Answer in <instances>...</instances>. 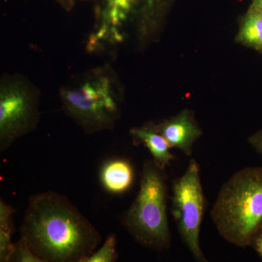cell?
Instances as JSON below:
<instances>
[{
	"mask_svg": "<svg viewBox=\"0 0 262 262\" xmlns=\"http://www.w3.org/2000/svg\"><path fill=\"white\" fill-rule=\"evenodd\" d=\"M156 129L168 141L170 148H178L187 155L192 154L193 144L201 135L199 127L186 112L163 122Z\"/></svg>",
	"mask_w": 262,
	"mask_h": 262,
	"instance_id": "cell-8",
	"label": "cell"
},
{
	"mask_svg": "<svg viewBox=\"0 0 262 262\" xmlns=\"http://www.w3.org/2000/svg\"><path fill=\"white\" fill-rule=\"evenodd\" d=\"M101 185L113 194L127 192L134 180V170L132 165L126 160L115 158L103 164L100 170Z\"/></svg>",
	"mask_w": 262,
	"mask_h": 262,
	"instance_id": "cell-9",
	"label": "cell"
},
{
	"mask_svg": "<svg viewBox=\"0 0 262 262\" xmlns=\"http://www.w3.org/2000/svg\"><path fill=\"white\" fill-rule=\"evenodd\" d=\"M13 213L14 209L0 200V262H8L14 248L15 243L12 241Z\"/></svg>",
	"mask_w": 262,
	"mask_h": 262,
	"instance_id": "cell-11",
	"label": "cell"
},
{
	"mask_svg": "<svg viewBox=\"0 0 262 262\" xmlns=\"http://www.w3.org/2000/svg\"><path fill=\"white\" fill-rule=\"evenodd\" d=\"M39 120L37 89L20 75H5L0 84V150L37 127Z\"/></svg>",
	"mask_w": 262,
	"mask_h": 262,
	"instance_id": "cell-6",
	"label": "cell"
},
{
	"mask_svg": "<svg viewBox=\"0 0 262 262\" xmlns=\"http://www.w3.org/2000/svg\"><path fill=\"white\" fill-rule=\"evenodd\" d=\"M211 217L227 242L246 247L262 229V168H246L222 186Z\"/></svg>",
	"mask_w": 262,
	"mask_h": 262,
	"instance_id": "cell-2",
	"label": "cell"
},
{
	"mask_svg": "<svg viewBox=\"0 0 262 262\" xmlns=\"http://www.w3.org/2000/svg\"><path fill=\"white\" fill-rule=\"evenodd\" d=\"M250 246H252L255 251L262 258V229L255 234Z\"/></svg>",
	"mask_w": 262,
	"mask_h": 262,
	"instance_id": "cell-15",
	"label": "cell"
},
{
	"mask_svg": "<svg viewBox=\"0 0 262 262\" xmlns=\"http://www.w3.org/2000/svg\"><path fill=\"white\" fill-rule=\"evenodd\" d=\"M253 4L260 5L262 6V0H253Z\"/></svg>",
	"mask_w": 262,
	"mask_h": 262,
	"instance_id": "cell-19",
	"label": "cell"
},
{
	"mask_svg": "<svg viewBox=\"0 0 262 262\" xmlns=\"http://www.w3.org/2000/svg\"><path fill=\"white\" fill-rule=\"evenodd\" d=\"M130 134L149 149L154 161L165 169L174 159L168 141L158 132L156 127H141L131 129Z\"/></svg>",
	"mask_w": 262,
	"mask_h": 262,
	"instance_id": "cell-10",
	"label": "cell"
},
{
	"mask_svg": "<svg viewBox=\"0 0 262 262\" xmlns=\"http://www.w3.org/2000/svg\"><path fill=\"white\" fill-rule=\"evenodd\" d=\"M172 190V214L183 242L196 262H209L200 244L205 196L195 160H191L184 173L174 181Z\"/></svg>",
	"mask_w": 262,
	"mask_h": 262,
	"instance_id": "cell-7",
	"label": "cell"
},
{
	"mask_svg": "<svg viewBox=\"0 0 262 262\" xmlns=\"http://www.w3.org/2000/svg\"><path fill=\"white\" fill-rule=\"evenodd\" d=\"M20 231L29 250L48 262H78L102 242L70 200L52 191L30 196Z\"/></svg>",
	"mask_w": 262,
	"mask_h": 262,
	"instance_id": "cell-1",
	"label": "cell"
},
{
	"mask_svg": "<svg viewBox=\"0 0 262 262\" xmlns=\"http://www.w3.org/2000/svg\"><path fill=\"white\" fill-rule=\"evenodd\" d=\"M251 8L262 18V6L260 5L252 4Z\"/></svg>",
	"mask_w": 262,
	"mask_h": 262,
	"instance_id": "cell-18",
	"label": "cell"
},
{
	"mask_svg": "<svg viewBox=\"0 0 262 262\" xmlns=\"http://www.w3.org/2000/svg\"><path fill=\"white\" fill-rule=\"evenodd\" d=\"M166 0H94L96 24L88 50L99 51L123 41L124 29L136 21L141 32L149 30L160 18Z\"/></svg>",
	"mask_w": 262,
	"mask_h": 262,
	"instance_id": "cell-5",
	"label": "cell"
},
{
	"mask_svg": "<svg viewBox=\"0 0 262 262\" xmlns=\"http://www.w3.org/2000/svg\"><path fill=\"white\" fill-rule=\"evenodd\" d=\"M163 170L155 161L144 164L139 193L122 220L136 242L156 250L167 249L171 244Z\"/></svg>",
	"mask_w": 262,
	"mask_h": 262,
	"instance_id": "cell-3",
	"label": "cell"
},
{
	"mask_svg": "<svg viewBox=\"0 0 262 262\" xmlns=\"http://www.w3.org/2000/svg\"><path fill=\"white\" fill-rule=\"evenodd\" d=\"M238 39L248 46L262 51V18L251 7L243 20Z\"/></svg>",
	"mask_w": 262,
	"mask_h": 262,
	"instance_id": "cell-12",
	"label": "cell"
},
{
	"mask_svg": "<svg viewBox=\"0 0 262 262\" xmlns=\"http://www.w3.org/2000/svg\"><path fill=\"white\" fill-rule=\"evenodd\" d=\"M61 99L67 115L88 134L115 126L119 99L114 72L107 67L89 71L62 88Z\"/></svg>",
	"mask_w": 262,
	"mask_h": 262,
	"instance_id": "cell-4",
	"label": "cell"
},
{
	"mask_svg": "<svg viewBox=\"0 0 262 262\" xmlns=\"http://www.w3.org/2000/svg\"><path fill=\"white\" fill-rule=\"evenodd\" d=\"M8 262H48L39 257L29 250L21 238L15 243L13 253Z\"/></svg>",
	"mask_w": 262,
	"mask_h": 262,
	"instance_id": "cell-14",
	"label": "cell"
},
{
	"mask_svg": "<svg viewBox=\"0 0 262 262\" xmlns=\"http://www.w3.org/2000/svg\"><path fill=\"white\" fill-rule=\"evenodd\" d=\"M251 142L262 155V132L253 136L251 139Z\"/></svg>",
	"mask_w": 262,
	"mask_h": 262,
	"instance_id": "cell-17",
	"label": "cell"
},
{
	"mask_svg": "<svg viewBox=\"0 0 262 262\" xmlns=\"http://www.w3.org/2000/svg\"><path fill=\"white\" fill-rule=\"evenodd\" d=\"M117 256V237L112 234L96 251L78 262H115Z\"/></svg>",
	"mask_w": 262,
	"mask_h": 262,
	"instance_id": "cell-13",
	"label": "cell"
},
{
	"mask_svg": "<svg viewBox=\"0 0 262 262\" xmlns=\"http://www.w3.org/2000/svg\"><path fill=\"white\" fill-rule=\"evenodd\" d=\"M56 2L58 4L61 5L63 9L67 11H71L74 8L76 4L78 3L80 0H53Z\"/></svg>",
	"mask_w": 262,
	"mask_h": 262,
	"instance_id": "cell-16",
	"label": "cell"
}]
</instances>
